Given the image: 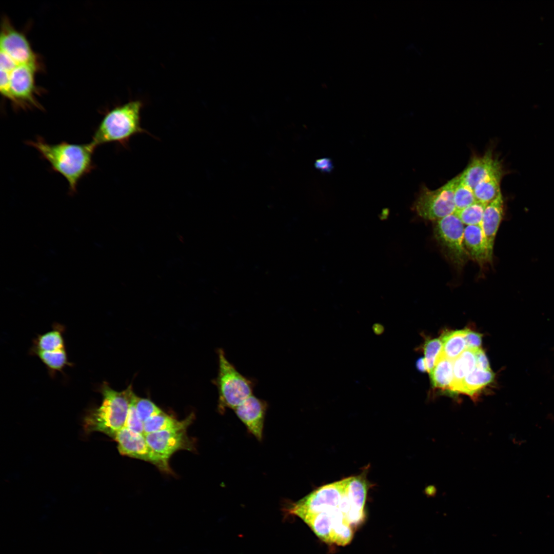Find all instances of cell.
<instances>
[{
    "label": "cell",
    "instance_id": "8",
    "mask_svg": "<svg viewBox=\"0 0 554 554\" xmlns=\"http://www.w3.org/2000/svg\"><path fill=\"white\" fill-rule=\"evenodd\" d=\"M464 225L456 213L435 222L434 235L446 257L457 267L468 258L464 245Z\"/></svg>",
    "mask_w": 554,
    "mask_h": 554
},
{
    "label": "cell",
    "instance_id": "21",
    "mask_svg": "<svg viewBox=\"0 0 554 554\" xmlns=\"http://www.w3.org/2000/svg\"><path fill=\"white\" fill-rule=\"evenodd\" d=\"M63 332L64 328L61 325H54L51 330L37 337L33 341L31 351H53L65 349Z\"/></svg>",
    "mask_w": 554,
    "mask_h": 554
},
{
    "label": "cell",
    "instance_id": "9",
    "mask_svg": "<svg viewBox=\"0 0 554 554\" xmlns=\"http://www.w3.org/2000/svg\"><path fill=\"white\" fill-rule=\"evenodd\" d=\"M194 415L191 414L174 428L145 434L148 445L167 462H169L170 458L179 450L192 451L193 443L187 434V428L192 423Z\"/></svg>",
    "mask_w": 554,
    "mask_h": 554
},
{
    "label": "cell",
    "instance_id": "14",
    "mask_svg": "<svg viewBox=\"0 0 554 554\" xmlns=\"http://www.w3.org/2000/svg\"><path fill=\"white\" fill-rule=\"evenodd\" d=\"M504 204L502 193L486 205L481 224L489 253L491 258L494 240L504 215Z\"/></svg>",
    "mask_w": 554,
    "mask_h": 554
},
{
    "label": "cell",
    "instance_id": "18",
    "mask_svg": "<svg viewBox=\"0 0 554 554\" xmlns=\"http://www.w3.org/2000/svg\"><path fill=\"white\" fill-rule=\"evenodd\" d=\"M429 374L434 388L451 393L453 379V360L447 358L440 352L433 368Z\"/></svg>",
    "mask_w": 554,
    "mask_h": 554
},
{
    "label": "cell",
    "instance_id": "25",
    "mask_svg": "<svg viewBox=\"0 0 554 554\" xmlns=\"http://www.w3.org/2000/svg\"><path fill=\"white\" fill-rule=\"evenodd\" d=\"M453 200L456 211L464 209L476 201L473 190L462 182L460 177L454 190Z\"/></svg>",
    "mask_w": 554,
    "mask_h": 554
},
{
    "label": "cell",
    "instance_id": "3",
    "mask_svg": "<svg viewBox=\"0 0 554 554\" xmlns=\"http://www.w3.org/2000/svg\"><path fill=\"white\" fill-rule=\"evenodd\" d=\"M99 390L102 403L87 411L83 420L84 429L87 434L100 432L113 439L125 427L132 387L129 386L124 391H117L104 382Z\"/></svg>",
    "mask_w": 554,
    "mask_h": 554
},
{
    "label": "cell",
    "instance_id": "16",
    "mask_svg": "<svg viewBox=\"0 0 554 554\" xmlns=\"http://www.w3.org/2000/svg\"><path fill=\"white\" fill-rule=\"evenodd\" d=\"M505 172L501 162L474 187L476 201L487 205L495 200L501 193V182Z\"/></svg>",
    "mask_w": 554,
    "mask_h": 554
},
{
    "label": "cell",
    "instance_id": "15",
    "mask_svg": "<svg viewBox=\"0 0 554 554\" xmlns=\"http://www.w3.org/2000/svg\"><path fill=\"white\" fill-rule=\"evenodd\" d=\"M464 245L468 258L480 265L492 261L481 225L465 226Z\"/></svg>",
    "mask_w": 554,
    "mask_h": 554
},
{
    "label": "cell",
    "instance_id": "20",
    "mask_svg": "<svg viewBox=\"0 0 554 554\" xmlns=\"http://www.w3.org/2000/svg\"><path fill=\"white\" fill-rule=\"evenodd\" d=\"M465 329L444 332L440 337L442 347L441 353L454 360L467 349Z\"/></svg>",
    "mask_w": 554,
    "mask_h": 554
},
{
    "label": "cell",
    "instance_id": "26",
    "mask_svg": "<svg viewBox=\"0 0 554 554\" xmlns=\"http://www.w3.org/2000/svg\"><path fill=\"white\" fill-rule=\"evenodd\" d=\"M134 402L137 414L143 423L149 418L163 412L149 399L139 398L135 395Z\"/></svg>",
    "mask_w": 554,
    "mask_h": 554
},
{
    "label": "cell",
    "instance_id": "27",
    "mask_svg": "<svg viewBox=\"0 0 554 554\" xmlns=\"http://www.w3.org/2000/svg\"><path fill=\"white\" fill-rule=\"evenodd\" d=\"M442 347V341L438 338L427 340L424 344V359L427 371L429 373L435 365L437 359L441 351Z\"/></svg>",
    "mask_w": 554,
    "mask_h": 554
},
{
    "label": "cell",
    "instance_id": "28",
    "mask_svg": "<svg viewBox=\"0 0 554 554\" xmlns=\"http://www.w3.org/2000/svg\"><path fill=\"white\" fill-rule=\"evenodd\" d=\"M135 395L132 391L130 397L129 407L125 427L134 432L144 434V423L139 418L134 405Z\"/></svg>",
    "mask_w": 554,
    "mask_h": 554
},
{
    "label": "cell",
    "instance_id": "5",
    "mask_svg": "<svg viewBox=\"0 0 554 554\" xmlns=\"http://www.w3.org/2000/svg\"><path fill=\"white\" fill-rule=\"evenodd\" d=\"M219 368L214 384L219 393L218 410H233L253 394V384L228 360L222 349L218 350Z\"/></svg>",
    "mask_w": 554,
    "mask_h": 554
},
{
    "label": "cell",
    "instance_id": "6",
    "mask_svg": "<svg viewBox=\"0 0 554 554\" xmlns=\"http://www.w3.org/2000/svg\"><path fill=\"white\" fill-rule=\"evenodd\" d=\"M460 174L435 190L422 186L413 205V209L421 217L437 221L456 212L453 196Z\"/></svg>",
    "mask_w": 554,
    "mask_h": 554
},
{
    "label": "cell",
    "instance_id": "13",
    "mask_svg": "<svg viewBox=\"0 0 554 554\" xmlns=\"http://www.w3.org/2000/svg\"><path fill=\"white\" fill-rule=\"evenodd\" d=\"M501 161L488 149L481 156H474L467 167L460 173V179L473 190L474 187L487 176Z\"/></svg>",
    "mask_w": 554,
    "mask_h": 554
},
{
    "label": "cell",
    "instance_id": "23",
    "mask_svg": "<svg viewBox=\"0 0 554 554\" xmlns=\"http://www.w3.org/2000/svg\"><path fill=\"white\" fill-rule=\"evenodd\" d=\"M181 422L163 412L144 422V435L174 428L180 425Z\"/></svg>",
    "mask_w": 554,
    "mask_h": 554
},
{
    "label": "cell",
    "instance_id": "4",
    "mask_svg": "<svg viewBox=\"0 0 554 554\" xmlns=\"http://www.w3.org/2000/svg\"><path fill=\"white\" fill-rule=\"evenodd\" d=\"M348 478L323 485L289 505L288 513L303 520L322 512H343L351 523L352 507L346 493ZM352 524V523H351Z\"/></svg>",
    "mask_w": 554,
    "mask_h": 554
},
{
    "label": "cell",
    "instance_id": "7",
    "mask_svg": "<svg viewBox=\"0 0 554 554\" xmlns=\"http://www.w3.org/2000/svg\"><path fill=\"white\" fill-rule=\"evenodd\" d=\"M38 67L19 64L10 72L0 70L7 73L8 80L7 86L1 91V94L9 100L16 109L41 108L35 97V73Z\"/></svg>",
    "mask_w": 554,
    "mask_h": 554
},
{
    "label": "cell",
    "instance_id": "24",
    "mask_svg": "<svg viewBox=\"0 0 554 554\" xmlns=\"http://www.w3.org/2000/svg\"><path fill=\"white\" fill-rule=\"evenodd\" d=\"M486 204L476 201L470 206L455 213L465 226L481 225Z\"/></svg>",
    "mask_w": 554,
    "mask_h": 554
},
{
    "label": "cell",
    "instance_id": "11",
    "mask_svg": "<svg viewBox=\"0 0 554 554\" xmlns=\"http://www.w3.org/2000/svg\"><path fill=\"white\" fill-rule=\"evenodd\" d=\"M0 49L1 52L7 54L17 65L39 66L37 56L26 37L17 31L5 17L1 25Z\"/></svg>",
    "mask_w": 554,
    "mask_h": 554
},
{
    "label": "cell",
    "instance_id": "33",
    "mask_svg": "<svg viewBox=\"0 0 554 554\" xmlns=\"http://www.w3.org/2000/svg\"><path fill=\"white\" fill-rule=\"evenodd\" d=\"M372 329L373 332L377 335H380L384 331V326L379 323L374 324L372 326Z\"/></svg>",
    "mask_w": 554,
    "mask_h": 554
},
{
    "label": "cell",
    "instance_id": "19",
    "mask_svg": "<svg viewBox=\"0 0 554 554\" xmlns=\"http://www.w3.org/2000/svg\"><path fill=\"white\" fill-rule=\"evenodd\" d=\"M476 350L466 349L453 361V379L451 393H457L462 381L476 367Z\"/></svg>",
    "mask_w": 554,
    "mask_h": 554
},
{
    "label": "cell",
    "instance_id": "32",
    "mask_svg": "<svg viewBox=\"0 0 554 554\" xmlns=\"http://www.w3.org/2000/svg\"><path fill=\"white\" fill-rule=\"evenodd\" d=\"M416 367L421 372L427 371L424 358H419L416 362Z\"/></svg>",
    "mask_w": 554,
    "mask_h": 554
},
{
    "label": "cell",
    "instance_id": "30",
    "mask_svg": "<svg viewBox=\"0 0 554 554\" xmlns=\"http://www.w3.org/2000/svg\"><path fill=\"white\" fill-rule=\"evenodd\" d=\"M476 367L483 370H491L487 358L483 349L479 348L475 352Z\"/></svg>",
    "mask_w": 554,
    "mask_h": 554
},
{
    "label": "cell",
    "instance_id": "34",
    "mask_svg": "<svg viewBox=\"0 0 554 554\" xmlns=\"http://www.w3.org/2000/svg\"><path fill=\"white\" fill-rule=\"evenodd\" d=\"M390 210L388 208H383L382 210L381 213L379 214V217L381 221L386 220L389 215Z\"/></svg>",
    "mask_w": 554,
    "mask_h": 554
},
{
    "label": "cell",
    "instance_id": "2",
    "mask_svg": "<svg viewBox=\"0 0 554 554\" xmlns=\"http://www.w3.org/2000/svg\"><path fill=\"white\" fill-rule=\"evenodd\" d=\"M143 107V102L136 100L108 110L96 128L91 142L96 147L115 143L128 149L133 136L140 133L150 134L141 126Z\"/></svg>",
    "mask_w": 554,
    "mask_h": 554
},
{
    "label": "cell",
    "instance_id": "22",
    "mask_svg": "<svg viewBox=\"0 0 554 554\" xmlns=\"http://www.w3.org/2000/svg\"><path fill=\"white\" fill-rule=\"evenodd\" d=\"M31 353L39 359L52 374L71 365L66 348L53 351H31Z\"/></svg>",
    "mask_w": 554,
    "mask_h": 554
},
{
    "label": "cell",
    "instance_id": "1",
    "mask_svg": "<svg viewBox=\"0 0 554 554\" xmlns=\"http://www.w3.org/2000/svg\"><path fill=\"white\" fill-rule=\"evenodd\" d=\"M26 144L36 149L52 170L66 180L70 193L76 192L81 180L94 168L93 156L97 147L92 142L49 144L42 137H37L34 141H26Z\"/></svg>",
    "mask_w": 554,
    "mask_h": 554
},
{
    "label": "cell",
    "instance_id": "12",
    "mask_svg": "<svg viewBox=\"0 0 554 554\" xmlns=\"http://www.w3.org/2000/svg\"><path fill=\"white\" fill-rule=\"evenodd\" d=\"M267 403L253 394L234 409L247 430L255 438L262 440Z\"/></svg>",
    "mask_w": 554,
    "mask_h": 554
},
{
    "label": "cell",
    "instance_id": "10",
    "mask_svg": "<svg viewBox=\"0 0 554 554\" xmlns=\"http://www.w3.org/2000/svg\"><path fill=\"white\" fill-rule=\"evenodd\" d=\"M120 453L152 463L161 471L171 472L169 462L156 454L148 445L143 434L123 428L114 436Z\"/></svg>",
    "mask_w": 554,
    "mask_h": 554
},
{
    "label": "cell",
    "instance_id": "29",
    "mask_svg": "<svg viewBox=\"0 0 554 554\" xmlns=\"http://www.w3.org/2000/svg\"><path fill=\"white\" fill-rule=\"evenodd\" d=\"M465 330L467 349H477L480 348L483 335L469 328H465Z\"/></svg>",
    "mask_w": 554,
    "mask_h": 554
},
{
    "label": "cell",
    "instance_id": "31",
    "mask_svg": "<svg viewBox=\"0 0 554 554\" xmlns=\"http://www.w3.org/2000/svg\"><path fill=\"white\" fill-rule=\"evenodd\" d=\"M314 165L316 169L324 173H330L334 168L332 160L329 157L318 159L315 161Z\"/></svg>",
    "mask_w": 554,
    "mask_h": 554
},
{
    "label": "cell",
    "instance_id": "17",
    "mask_svg": "<svg viewBox=\"0 0 554 554\" xmlns=\"http://www.w3.org/2000/svg\"><path fill=\"white\" fill-rule=\"evenodd\" d=\"M494 379L492 370H483L476 367L461 383L457 393H462L476 399L480 392L491 384Z\"/></svg>",
    "mask_w": 554,
    "mask_h": 554
}]
</instances>
